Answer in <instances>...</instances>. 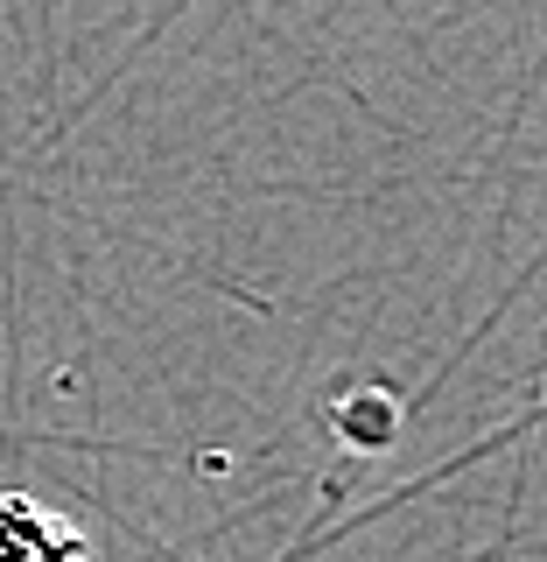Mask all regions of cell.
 <instances>
[{
	"label": "cell",
	"instance_id": "1",
	"mask_svg": "<svg viewBox=\"0 0 547 562\" xmlns=\"http://www.w3.org/2000/svg\"><path fill=\"white\" fill-rule=\"evenodd\" d=\"M0 562H92V541L35 492H0Z\"/></svg>",
	"mask_w": 547,
	"mask_h": 562
}]
</instances>
